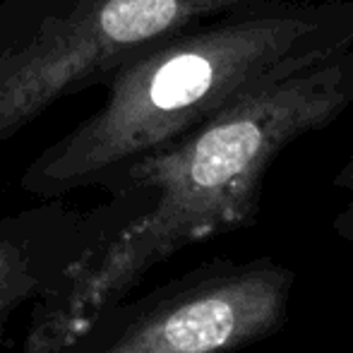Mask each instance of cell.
<instances>
[{"instance_id": "obj_6", "label": "cell", "mask_w": 353, "mask_h": 353, "mask_svg": "<svg viewBox=\"0 0 353 353\" xmlns=\"http://www.w3.org/2000/svg\"><path fill=\"white\" fill-rule=\"evenodd\" d=\"M334 185L346 195V202H344V210L332 219V231L344 243H351L353 245V149L349 159L344 161V166L334 176Z\"/></svg>"}, {"instance_id": "obj_7", "label": "cell", "mask_w": 353, "mask_h": 353, "mask_svg": "<svg viewBox=\"0 0 353 353\" xmlns=\"http://www.w3.org/2000/svg\"><path fill=\"white\" fill-rule=\"evenodd\" d=\"M10 320H0V346L5 344V327H8Z\"/></svg>"}, {"instance_id": "obj_2", "label": "cell", "mask_w": 353, "mask_h": 353, "mask_svg": "<svg viewBox=\"0 0 353 353\" xmlns=\"http://www.w3.org/2000/svg\"><path fill=\"white\" fill-rule=\"evenodd\" d=\"M353 48V0H255L154 43L106 77V101L22 173L39 200L106 188L252 89Z\"/></svg>"}, {"instance_id": "obj_1", "label": "cell", "mask_w": 353, "mask_h": 353, "mask_svg": "<svg viewBox=\"0 0 353 353\" xmlns=\"http://www.w3.org/2000/svg\"><path fill=\"white\" fill-rule=\"evenodd\" d=\"M353 106V48L252 89L125 166L103 190L140 192L142 212L32 303L24 353H65L99 310L130 296L161 262L257 221L281 152Z\"/></svg>"}, {"instance_id": "obj_5", "label": "cell", "mask_w": 353, "mask_h": 353, "mask_svg": "<svg viewBox=\"0 0 353 353\" xmlns=\"http://www.w3.org/2000/svg\"><path fill=\"white\" fill-rule=\"evenodd\" d=\"M106 192L108 200L89 210L68 207L61 197L0 216V320L46 296L142 212L132 188Z\"/></svg>"}, {"instance_id": "obj_3", "label": "cell", "mask_w": 353, "mask_h": 353, "mask_svg": "<svg viewBox=\"0 0 353 353\" xmlns=\"http://www.w3.org/2000/svg\"><path fill=\"white\" fill-rule=\"evenodd\" d=\"M255 0H0V144L154 43Z\"/></svg>"}, {"instance_id": "obj_4", "label": "cell", "mask_w": 353, "mask_h": 353, "mask_svg": "<svg viewBox=\"0 0 353 353\" xmlns=\"http://www.w3.org/2000/svg\"><path fill=\"white\" fill-rule=\"evenodd\" d=\"M293 283L272 257L210 260L99 310L65 353H236L286 327Z\"/></svg>"}]
</instances>
